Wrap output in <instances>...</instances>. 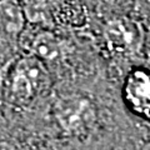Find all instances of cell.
<instances>
[{
  "instance_id": "8",
  "label": "cell",
  "mask_w": 150,
  "mask_h": 150,
  "mask_svg": "<svg viewBox=\"0 0 150 150\" xmlns=\"http://www.w3.org/2000/svg\"><path fill=\"white\" fill-rule=\"evenodd\" d=\"M26 21L38 26H49L58 8V0H24L21 3Z\"/></svg>"
},
{
  "instance_id": "5",
  "label": "cell",
  "mask_w": 150,
  "mask_h": 150,
  "mask_svg": "<svg viewBox=\"0 0 150 150\" xmlns=\"http://www.w3.org/2000/svg\"><path fill=\"white\" fill-rule=\"evenodd\" d=\"M0 150H54L49 140L21 121L11 120L0 111Z\"/></svg>"
},
{
  "instance_id": "1",
  "label": "cell",
  "mask_w": 150,
  "mask_h": 150,
  "mask_svg": "<svg viewBox=\"0 0 150 150\" xmlns=\"http://www.w3.org/2000/svg\"><path fill=\"white\" fill-rule=\"evenodd\" d=\"M54 89L51 70L35 56L14 59L0 79V111L33 128Z\"/></svg>"
},
{
  "instance_id": "9",
  "label": "cell",
  "mask_w": 150,
  "mask_h": 150,
  "mask_svg": "<svg viewBox=\"0 0 150 150\" xmlns=\"http://www.w3.org/2000/svg\"><path fill=\"white\" fill-rule=\"evenodd\" d=\"M145 129H146V130H148V133L150 134V126H148V128H145Z\"/></svg>"
},
{
  "instance_id": "3",
  "label": "cell",
  "mask_w": 150,
  "mask_h": 150,
  "mask_svg": "<svg viewBox=\"0 0 150 150\" xmlns=\"http://www.w3.org/2000/svg\"><path fill=\"white\" fill-rule=\"evenodd\" d=\"M103 39L110 53L123 58H134L143 48L144 31L139 23L120 16L111 19L105 24Z\"/></svg>"
},
{
  "instance_id": "4",
  "label": "cell",
  "mask_w": 150,
  "mask_h": 150,
  "mask_svg": "<svg viewBox=\"0 0 150 150\" xmlns=\"http://www.w3.org/2000/svg\"><path fill=\"white\" fill-rule=\"evenodd\" d=\"M19 44H21L28 51L25 54L35 56L48 68L53 64H63L71 51L70 44L67 40L44 26L36 29L30 35H21Z\"/></svg>"
},
{
  "instance_id": "2",
  "label": "cell",
  "mask_w": 150,
  "mask_h": 150,
  "mask_svg": "<svg viewBox=\"0 0 150 150\" xmlns=\"http://www.w3.org/2000/svg\"><path fill=\"white\" fill-rule=\"evenodd\" d=\"M125 114L144 128L150 126V63L129 67L116 90Z\"/></svg>"
},
{
  "instance_id": "10",
  "label": "cell",
  "mask_w": 150,
  "mask_h": 150,
  "mask_svg": "<svg viewBox=\"0 0 150 150\" xmlns=\"http://www.w3.org/2000/svg\"><path fill=\"white\" fill-rule=\"evenodd\" d=\"M109 150H110V149H109Z\"/></svg>"
},
{
  "instance_id": "7",
  "label": "cell",
  "mask_w": 150,
  "mask_h": 150,
  "mask_svg": "<svg viewBox=\"0 0 150 150\" xmlns=\"http://www.w3.org/2000/svg\"><path fill=\"white\" fill-rule=\"evenodd\" d=\"M110 150H150V134L130 119L120 129Z\"/></svg>"
},
{
  "instance_id": "6",
  "label": "cell",
  "mask_w": 150,
  "mask_h": 150,
  "mask_svg": "<svg viewBox=\"0 0 150 150\" xmlns=\"http://www.w3.org/2000/svg\"><path fill=\"white\" fill-rule=\"evenodd\" d=\"M25 15L15 0H0V44L16 46L25 30Z\"/></svg>"
}]
</instances>
